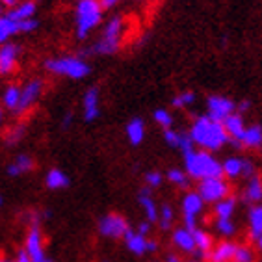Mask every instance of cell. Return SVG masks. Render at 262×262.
Instances as JSON below:
<instances>
[{"mask_svg":"<svg viewBox=\"0 0 262 262\" xmlns=\"http://www.w3.org/2000/svg\"><path fill=\"white\" fill-rule=\"evenodd\" d=\"M188 132H190L193 143L197 147H201L203 151H208V152L220 151L222 147H225L231 141L223 123L214 121L207 114L195 117V121L192 123Z\"/></svg>","mask_w":262,"mask_h":262,"instance_id":"obj_1","label":"cell"},{"mask_svg":"<svg viewBox=\"0 0 262 262\" xmlns=\"http://www.w3.org/2000/svg\"><path fill=\"white\" fill-rule=\"evenodd\" d=\"M184 171L190 179L203 181L210 177H223L222 162L216 160L208 151H190L184 155Z\"/></svg>","mask_w":262,"mask_h":262,"instance_id":"obj_2","label":"cell"},{"mask_svg":"<svg viewBox=\"0 0 262 262\" xmlns=\"http://www.w3.org/2000/svg\"><path fill=\"white\" fill-rule=\"evenodd\" d=\"M123 34H125V19L119 15L112 17L104 25V28H102V34L97 39V43L91 49L84 51V54H102V56L116 54L121 49Z\"/></svg>","mask_w":262,"mask_h":262,"instance_id":"obj_3","label":"cell"},{"mask_svg":"<svg viewBox=\"0 0 262 262\" xmlns=\"http://www.w3.org/2000/svg\"><path fill=\"white\" fill-rule=\"evenodd\" d=\"M102 10L101 0H78L75 8V34L78 39H86L93 28L101 25Z\"/></svg>","mask_w":262,"mask_h":262,"instance_id":"obj_4","label":"cell"},{"mask_svg":"<svg viewBox=\"0 0 262 262\" xmlns=\"http://www.w3.org/2000/svg\"><path fill=\"white\" fill-rule=\"evenodd\" d=\"M47 73L56 76H66L71 80H82L90 75V66L78 56H60V58H49L45 61Z\"/></svg>","mask_w":262,"mask_h":262,"instance_id":"obj_5","label":"cell"},{"mask_svg":"<svg viewBox=\"0 0 262 262\" xmlns=\"http://www.w3.org/2000/svg\"><path fill=\"white\" fill-rule=\"evenodd\" d=\"M197 193L203 197L205 203H214L222 201L225 197L231 195V184L225 177H210V179H203L199 181V188H197Z\"/></svg>","mask_w":262,"mask_h":262,"instance_id":"obj_6","label":"cell"},{"mask_svg":"<svg viewBox=\"0 0 262 262\" xmlns=\"http://www.w3.org/2000/svg\"><path fill=\"white\" fill-rule=\"evenodd\" d=\"M182 208V217H184V227L193 231L197 229V217L201 216V212L205 210V201L197 192H188L184 193L181 201Z\"/></svg>","mask_w":262,"mask_h":262,"instance_id":"obj_7","label":"cell"},{"mask_svg":"<svg viewBox=\"0 0 262 262\" xmlns=\"http://www.w3.org/2000/svg\"><path fill=\"white\" fill-rule=\"evenodd\" d=\"M128 229H130L128 227V222L121 214H106V216H102L99 220V232L104 238H112V240L123 238Z\"/></svg>","mask_w":262,"mask_h":262,"instance_id":"obj_8","label":"cell"},{"mask_svg":"<svg viewBox=\"0 0 262 262\" xmlns=\"http://www.w3.org/2000/svg\"><path fill=\"white\" fill-rule=\"evenodd\" d=\"M207 108H208L207 116L210 117V119L223 123L231 114L236 112V102L232 101V99H229V97L212 95L207 99Z\"/></svg>","mask_w":262,"mask_h":262,"instance_id":"obj_9","label":"cell"},{"mask_svg":"<svg viewBox=\"0 0 262 262\" xmlns=\"http://www.w3.org/2000/svg\"><path fill=\"white\" fill-rule=\"evenodd\" d=\"M41 93H43V80H39V78H32V80H28L25 86L20 88V101H19V106H17V110L13 112V114H17V116L26 114V112L30 110L32 106L37 102Z\"/></svg>","mask_w":262,"mask_h":262,"instance_id":"obj_10","label":"cell"},{"mask_svg":"<svg viewBox=\"0 0 262 262\" xmlns=\"http://www.w3.org/2000/svg\"><path fill=\"white\" fill-rule=\"evenodd\" d=\"M25 251L28 253L32 262H41L43 258H47L45 255V247H43V234H41L39 223L34 222L32 227L28 229V234H26V242H25Z\"/></svg>","mask_w":262,"mask_h":262,"instance_id":"obj_11","label":"cell"},{"mask_svg":"<svg viewBox=\"0 0 262 262\" xmlns=\"http://www.w3.org/2000/svg\"><path fill=\"white\" fill-rule=\"evenodd\" d=\"M99 102H101L99 88L91 86L90 90L84 93V97H82V117H84V121L93 123L97 117H99V114H101Z\"/></svg>","mask_w":262,"mask_h":262,"instance_id":"obj_12","label":"cell"},{"mask_svg":"<svg viewBox=\"0 0 262 262\" xmlns=\"http://www.w3.org/2000/svg\"><path fill=\"white\" fill-rule=\"evenodd\" d=\"M17 60H19V47L15 43L0 45V75H11L17 69Z\"/></svg>","mask_w":262,"mask_h":262,"instance_id":"obj_13","label":"cell"},{"mask_svg":"<svg viewBox=\"0 0 262 262\" xmlns=\"http://www.w3.org/2000/svg\"><path fill=\"white\" fill-rule=\"evenodd\" d=\"M242 201L249 207L253 205H260L262 201V179L258 175H253L247 179L246 186L242 192Z\"/></svg>","mask_w":262,"mask_h":262,"instance_id":"obj_14","label":"cell"},{"mask_svg":"<svg viewBox=\"0 0 262 262\" xmlns=\"http://www.w3.org/2000/svg\"><path fill=\"white\" fill-rule=\"evenodd\" d=\"M193 242H195V255L197 258H208L212 247H214V238H212L210 232H207L205 229H193Z\"/></svg>","mask_w":262,"mask_h":262,"instance_id":"obj_15","label":"cell"},{"mask_svg":"<svg viewBox=\"0 0 262 262\" xmlns=\"http://www.w3.org/2000/svg\"><path fill=\"white\" fill-rule=\"evenodd\" d=\"M173 246L177 249H181L182 253H188V255H193L195 253V242H193V234L190 229L186 227H179L173 231Z\"/></svg>","mask_w":262,"mask_h":262,"instance_id":"obj_16","label":"cell"},{"mask_svg":"<svg viewBox=\"0 0 262 262\" xmlns=\"http://www.w3.org/2000/svg\"><path fill=\"white\" fill-rule=\"evenodd\" d=\"M236 147H244V149H260L262 147V126L260 125L246 126L244 134L240 136V140L236 141Z\"/></svg>","mask_w":262,"mask_h":262,"instance_id":"obj_17","label":"cell"},{"mask_svg":"<svg viewBox=\"0 0 262 262\" xmlns=\"http://www.w3.org/2000/svg\"><path fill=\"white\" fill-rule=\"evenodd\" d=\"M238 244L231 242V240H223L220 244H214L210 255H208V260L210 262H232L234 257V251H236Z\"/></svg>","mask_w":262,"mask_h":262,"instance_id":"obj_18","label":"cell"},{"mask_svg":"<svg viewBox=\"0 0 262 262\" xmlns=\"http://www.w3.org/2000/svg\"><path fill=\"white\" fill-rule=\"evenodd\" d=\"M126 140L128 143L134 147L141 145L143 140H145V121L141 119V117H132L130 121L126 123Z\"/></svg>","mask_w":262,"mask_h":262,"instance_id":"obj_19","label":"cell"},{"mask_svg":"<svg viewBox=\"0 0 262 262\" xmlns=\"http://www.w3.org/2000/svg\"><path fill=\"white\" fill-rule=\"evenodd\" d=\"M123 238H125V244H126V247H128V251L130 253H134V255H138V257H141V255H145L147 253L149 238H147L145 234H141V232L128 229Z\"/></svg>","mask_w":262,"mask_h":262,"instance_id":"obj_20","label":"cell"},{"mask_svg":"<svg viewBox=\"0 0 262 262\" xmlns=\"http://www.w3.org/2000/svg\"><path fill=\"white\" fill-rule=\"evenodd\" d=\"M223 126H225V130H227L229 138H231V141L236 145V141L240 140V136L244 134V130H246V123H244V116L242 114H238V112H234V114H231V116L223 121Z\"/></svg>","mask_w":262,"mask_h":262,"instance_id":"obj_21","label":"cell"},{"mask_svg":"<svg viewBox=\"0 0 262 262\" xmlns=\"http://www.w3.org/2000/svg\"><path fill=\"white\" fill-rule=\"evenodd\" d=\"M138 201H140L141 208H143V214H145L147 222L149 223L158 222V210H160V208L157 207V203L152 199L149 188H143V190H141L140 195H138Z\"/></svg>","mask_w":262,"mask_h":262,"instance_id":"obj_22","label":"cell"},{"mask_svg":"<svg viewBox=\"0 0 262 262\" xmlns=\"http://www.w3.org/2000/svg\"><path fill=\"white\" fill-rule=\"evenodd\" d=\"M35 11H37V4H35L34 0H26L23 4H17L15 8H11L6 15L11 17L17 23H20V20H26V19H34Z\"/></svg>","mask_w":262,"mask_h":262,"instance_id":"obj_23","label":"cell"},{"mask_svg":"<svg viewBox=\"0 0 262 262\" xmlns=\"http://www.w3.org/2000/svg\"><path fill=\"white\" fill-rule=\"evenodd\" d=\"M236 212V199L234 197H225L222 201L214 203V217L216 220H232Z\"/></svg>","mask_w":262,"mask_h":262,"instance_id":"obj_24","label":"cell"},{"mask_svg":"<svg viewBox=\"0 0 262 262\" xmlns=\"http://www.w3.org/2000/svg\"><path fill=\"white\" fill-rule=\"evenodd\" d=\"M34 167H35L34 158L28 157V155H19V157H17L15 160L8 166V169H6V171H8V175H10V177H19V175H23V173L32 171Z\"/></svg>","mask_w":262,"mask_h":262,"instance_id":"obj_25","label":"cell"},{"mask_svg":"<svg viewBox=\"0 0 262 262\" xmlns=\"http://www.w3.org/2000/svg\"><path fill=\"white\" fill-rule=\"evenodd\" d=\"M247 222H249V238L253 242L258 238L262 232V205H253L247 214Z\"/></svg>","mask_w":262,"mask_h":262,"instance_id":"obj_26","label":"cell"},{"mask_svg":"<svg viewBox=\"0 0 262 262\" xmlns=\"http://www.w3.org/2000/svg\"><path fill=\"white\" fill-rule=\"evenodd\" d=\"M242 164H244V158L240 157H229L223 160L222 167H223V177L227 179V181H236L242 177Z\"/></svg>","mask_w":262,"mask_h":262,"instance_id":"obj_27","label":"cell"},{"mask_svg":"<svg viewBox=\"0 0 262 262\" xmlns=\"http://www.w3.org/2000/svg\"><path fill=\"white\" fill-rule=\"evenodd\" d=\"M45 184L49 190H63V188L69 186V177L66 171H61L58 167L51 169L45 177Z\"/></svg>","mask_w":262,"mask_h":262,"instance_id":"obj_28","label":"cell"},{"mask_svg":"<svg viewBox=\"0 0 262 262\" xmlns=\"http://www.w3.org/2000/svg\"><path fill=\"white\" fill-rule=\"evenodd\" d=\"M17 34H19V23L8 15H0V45L8 43V39Z\"/></svg>","mask_w":262,"mask_h":262,"instance_id":"obj_29","label":"cell"},{"mask_svg":"<svg viewBox=\"0 0 262 262\" xmlns=\"http://www.w3.org/2000/svg\"><path fill=\"white\" fill-rule=\"evenodd\" d=\"M19 101H20V86L10 84L4 90V93H2V104L10 112H15L17 106H19Z\"/></svg>","mask_w":262,"mask_h":262,"instance_id":"obj_30","label":"cell"},{"mask_svg":"<svg viewBox=\"0 0 262 262\" xmlns=\"http://www.w3.org/2000/svg\"><path fill=\"white\" fill-rule=\"evenodd\" d=\"M166 179L171 182L173 186L182 188V190H186L188 184H190V177H188V173L184 171V169H179V167H171V169L167 171Z\"/></svg>","mask_w":262,"mask_h":262,"instance_id":"obj_31","label":"cell"},{"mask_svg":"<svg viewBox=\"0 0 262 262\" xmlns=\"http://www.w3.org/2000/svg\"><path fill=\"white\" fill-rule=\"evenodd\" d=\"M173 220H175V212H173L171 205H162L160 210H158V227H160L162 231L171 229Z\"/></svg>","mask_w":262,"mask_h":262,"instance_id":"obj_32","label":"cell"},{"mask_svg":"<svg viewBox=\"0 0 262 262\" xmlns=\"http://www.w3.org/2000/svg\"><path fill=\"white\" fill-rule=\"evenodd\" d=\"M152 119H155V123H157L158 126H162V130L173 128V121H175L171 116V112L166 110V108H158V110H155Z\"/></svg>","mask_w":262,"mask_h":262,"instance_id":"obj_33","label":"cell"},{"mask_svg":"<svg viewBox=\"0 0 262 262\" xmlns=\"http://www.w3.org/2000/svg\"><path fill=\"white\" fill-rule=\"evenodd\" d=\"M197 95L193 93V91H181L179 95L173 97V108H177V110H181V108H188V106H192L193 102H195Z\"/></svg>","mask_w":262,"mask_h":262,"instance_id":"obj_34","label":"cell"},{"mask_svg":"<svg viewBox=\"0 0 262 262\" xmlns=\"http://www.w3.org/2000/svg\"><path fill=\"white\" fill-rule=\"evenodd\" d=\"M216 231L220 236L231 238L236 232V225H234L232 220H216Z\"/></svg>","mask_w":262,"mask_h":262,"instance_id":"obj_35","label":"cell"},{"mask_svg":"<svg viewBox=\"0 0 262 262\" xmlns=\"http://www.w3.org/2000/svg\"><path fill=\"white\" fill-rule=\"evenodd\" d=\"M232 262H255V251L249 246H236Z\"/></svg>","mask_w":262,"mask_h":262,"instance_id":"obj_36","label":"cell"},{"mask_svg":"<svg viewBox=\"0 0 262 262\" xmlns=\"http://www.w3.org/2000/svg\"><path fill=\"white\" fill-rule=\"evenodd\" d=\"M23 136H25V125H17L8 132L6 143H8V145H15V143H19V141L23 140Z\"/></svg>","mask_w":262,"mask_h":262,"instance_id":"obj_37","label":"cell"},{"mask_svg":"<svg viewBox=\"0 0 262 262\" xmlns=\"http://www.w3.org/2000/svg\"><path fill=\"white\" fill-rule=\"evenodd\" d=\"M143 181H145V184H147L149 190H155V188H158L162 184L164 177H162L160 171H147L145 177H143Z\"/></svg>","mask_w":262,"mask_h":262,"instance_id":"obj_38","label":"cell"},{"mask_svg":"<svg viewBox=\"0 0 262 262\" xmlns=\"http://www.w3.org/2000/svg\"><path fill=\"white\" fill-rule=\"evenodd\" d=\"M193 143L192 136H190V132H181V141H179V151H182V155H186V152L193 151Z\"/></svg>","mask_w":262,"mask_h":262,"instance_id":"obj_39","label":"cell"},{"mask_svg":"<svg viewBox=\"0 0 262 262\" xmlns=\"http://www.w3.org/2000/svg\"><path fill=\"white\" fill-rule=\"evenodd\" d=\"M164 141L167 145L173 147V149H179V141H181V132L175 130V128H167L164 130Z\"/></svg>","mask_w":262,"mask_h":262,"instance_id":"obj_40","label":"cell"},{"mask_svg":"<svg viewBox=\"0 0 262 262\" xmlns=\"http://www.w3.org/2000/svg\"><path fill=\"white\" fill-rule=\"evenodd\" d=\"M257 175V166H255V162L249 160V158H244V164H242V177L244 179H249V177Z\"/></svg>","mask_w":262,"mask_h":262,"instance_id":"obj_41","label":"cell"},{"mask_svg":"<svg viewBox=\"0 0 262 262\" xmlns=\"http://www.w3.org/2000/svg\"><path fill=\"white\" fill-rule=\"evenodd\" d=\"M37 28V20L35 19H26L19 23V34H28V32H34Z\"/></svg>","mask_w":262,"mask_h":262,"instance_id":"obj_42","label":"cell"},{"mask_svg":"<svg viewBox=\"0 0 262 262\" xmlns=\"http://www.w3.org/2000/svg\"><path fill=\"white\" fill-rule=\"evenodd\" d=\"M136 231L141 232V234H145V236H147V234H149V231H151V223L147 222V220H145V222H141L140 225H138Z\"/></svg>","mask_w":262,"mask_h":262,"instance_id":"obj_43","label":"cell"},{"mask_svg":"<svg viewBox=\"0 0 262 262\" xmlns=\"http://www.w3.org/2000/svg\"><path fill=\"white\" fill-rule=\"evenodd\" d=\"M249 108H251V104H249V101H242V102H236V112L238 114H246L247 110H249Z\"/></svg>","mask_w":262,"mask_h":262,"instance_id":"obj_44","label":"cell"},{"mask_svg":"<svg viewBox=\"0 0 262 262\" xmlns=\"http://www.w3.org/2000/svg\"><path fill=\"white\" fill-rule=\"evenodd\" d=\"M15 262H32V260H30V257H28V253H26V251H20L19 255H17Z\"/></svg>","mask_w":262,"mask_h":262,"instance_id":"obj_45","label":"cell"},{"mask_svg":"<svg viewBox=\"0 0 262 262\" xmlns=\"http://www.w3.org/2000/svg\"><path fill=\"white\" fill-rule=\"evenodd\" d=\"M157 249H158L157 240H149V244H147V253H155Z\"/></svg>","mask_w":262,"mask_h":262,"instance_id":"obj_46","label":"cell"},{"mask_svg":"<svg viewBox=\"0 0 262 262\" xmlns=\"http://www.w3.org/2000/svg\"><path fill=\"white\" fill-rule=\"evenodd\" d=\"M117 2H119V0H101V4H102V8H114V6L117 4Z\"/></svg>","mask_w":262,"mask_h":262,"instance_id":"obj_47","label":"cell"},{"mask_svg":"<svg viewBox=\"0 0 262 262\" xmlns=\"http://www.w3.org/2000/svg\"><path fill=\"white\" fill-rule=\"evenodd\" d=\"M0 4L11 10V8H15V6H17V0H0Z\"/></svg>","mask_w":262,"mask_h":262,"instance_id":"obj_48","label":"cell"},{"mask_svg":"<svg viewBox=\"0 0 262 262\" xmlns=\"http://www.w3.org/2000/svg\"><path fill=\"white\" fill-rule=\"evenodd\" d=\"M255 244H257V249H258V251L262 253V232H260V234H258V238H257V240H255Z\"/></svg>","mask_w":262,"mask_h":262,"instance_id":"obj_49","label":"cell"},{"mask_svg":"<svg viewBox=\"0 0 262 262\" xmlns=\"http://www.w3.org/2000/svg\"><path fill=\"white\" fill-rule=\"evenodd\" d=\"M167 262H182V260L179 257H175V255H169V257H167Z\"/></svg>","mask_w":262,"mask_h":262,"instance_id":"obj_50","label":"cell"},{"mask_svg":"<svg viewBox=\"0 0 262 262\" xmlns=\"http://www.w3.org/2000/svg\"><path fill=\"white\" fill-rule=\"evenodd\" d=\"M69 123H71V114H66V119H63V126H69Z\"/></svg>","mask_w":262,"mask_h":262,"instance_id":"obj_51","label":"cell"},{"mask_svg":"<svg viewBox=\"0 0 262 262\" xmlns=\"http://www.w3.org/2000/svg\"><path fill=\"white\" fill-rule=\"evenodd\" d=\"M4 121V110H2V106H0V125Z\"/></svg>","mask_w":262,"mask_h":262,"instance_id":"obj_52","label":"cell"},{"mask_svg":"<svg viewBox=\"0 0 262 262\" xmlns=\"http://www.w3.org/2000/svg\"><path fill=\"white\" fill-rule=\"evenodd\" d=\"M0 262H15V260H8V258H0Z\"/></svg>","mask_w":262,"mask_h":262,"instance_id":"obj_53","label":"cell"},{"mask_svg":"<svg viewBox=\"0 0 262 262\" xmlns=\"http://www.w3.org/2000/svg\"><path fill=\"white\" fill-rule=\"evenodd\" d=\"M2 205H4V197L0 195V207H2Z\"/></svg>","mask_w":262,"mask_h":262,"instance_id":"obj_54","label":"cell"},{"mask_svg":"<svg viewBox=\"0 0 262 262\" xmlns=\"http://www.w3.org/2000/svg\"><path fill=\"white\" fill-rule=\"evenodd\" d=\"M41 262H52V260H51V258H43Z\"/></svg>","mask_w":262,"mask_h":262,"instance_id":"obj_55","label":"cell"},{"mask_svg":"<svg viewBox=\"0 0 262 262\" xmlns=\"http://www.w3.org/2000/svg\"><path fill=\"white\" fill-rule=\"evenodd\" d=\"M0 13H2V4H0Z\"/></svg>","mask_w":262,"mask_h":262,"instance_id":"obj_56","label":"cell"},{"mask_svg":"<svg viewBox=\"0 0 262 262\" xmlns=\"http://www.w3.org/2000/svg\"><path fill=\"white\" fill-rule=\"evenodd\" d=\"M193 262H201V260H193Z\"/></svg>","mask_w":262,"mask_h":262,"instance_id":"obj_57","label":"cell"}]
</instances>
